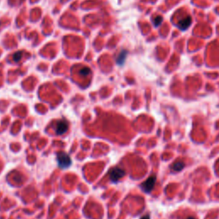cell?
I'll use <instances>...</instances> for the list:
<instances>
[{"label":"cell","instance_id":"cell-3","mask_svg":"<svg viewBox=\"0 0 219 219\" xmlns=\"http://www.w3.org/2000/svg\"><path fill=\"white\" fill-rule=\"evenodd\" d=\"M155 183H156V176H151L150 177L146 180V182H144L141 184V187L145 193H151L155 186Z\"/></svg>","mask_w":219,"mask_h":219},{"label":"cell","instance_id":"cell-4","mask_svg":"<svg viewBox=\"0 0 219 219\" xmlns=\"http://www.w3.org/2000/svg\"><path fill=\"white\" fill-rule=\"evenodd\" d=\"M68 124L67 121L65 120H60L57 123L56 126V133L57 134H64L67 130H68Z\"/></svg>","mask_w":219,"mask_h":219},{"label":"cell","instance_id":"cell-7","mask_svg":"<svg viewBox=\"0 0 219 219\" xmlns=\"http://www.w3.org/2000/svg\"><path fill=\"white\" fill-rule=\"evenodd\" d=\"M185 166V163L182 161H177L176 163H174L172 165V170L175 171H180L182 170Z\"/></svg>","mask_w":219,"mask_h":219},{"label":"cell","instance_id":"cell-5","mask_svg":"<svg viewBox=\"0 0 219 219\" xmlns=\"http://www.w3.org/2000/svg\"><path fill=\"white\" fill-rule=\"evenodd\" d=\"M192 23V19L189 15H187L183 17L182 19H180L178 21V27L181 29V30H186L187 27L191 25Z\"/></svg>","mask_w":219,"mask_h":219},{"label":"cell","instance_id":"cell-10","mask_svg":"<svg viewBox=\"0 0 219 219\" xmlns=\"http://www.w3.org/2000/svg\"><path fill=\"white\" fill-rule=\"evenodd\" d=\"M91 72V70L88 68H83L80 70V74L82 75H88Z\"/></svg>","mask_w":219,"mask_h":219},{"label":"cell","instance_id":"cell-2","mask_svg":"<svg viewBox=\"0 0 219 219\" xmlns=\"http://www.w3.org/2000/svg\"><path fill=\"white\" fill-rule=\"evenodd\" d=\"M126 172L124 170L121 169V168H118V167H116V168H113L110 171V179L111 182H116L119 179L123 178L124 176H125Z\"/></svg>","mask_w":219,"mask_h":219},{"label":"cell","instance_id":"cell-12","mask_svg":"<svg viewBox=\"0 0 219 219\" xmlns=\"http://www.w3.org/2000/svg\"><path fill=\"white\" fill-rule=\"evenodd\" d=\"M186 219H196L195 218H193V217H188V218H187Z\"/></svg>","mask_w":219,"mask_h":219},{"label":"cell","instance_id":"cell-11","mask_svg":"<svg viewBox=\"0 0 219 219\" xmlns=\"http://www.w3.org/2000/svg\"><path fill=\"white\" fill-rule=\"evenodd\" d=\"M140 219H150V218H149V216H145V217L141 218Z\"/></svg>","mask_w":219,"mask_h":219},{"label":"cell","instance_id":"cell-6","mask_svg":"<svg viewBox=\"0 0 219 219\" xmlns=\"http://www.w3.org/2000/svg\"><path fill=\"white\" fill-rule=\"evenodd\" d=\"M127 54H128V51H125V50H123V51L120 52V54L118 55L117 58H116V63L122 65L123 62H125V59H126V57H127Z\"/></svg>","mask_w":219,"mask_h":219},{"label":"cell","instance_id":"cell-1","mask_svg":"<svg viewBox=\"0 0 219 219\" xmlns=\"http://www.w3.org/2000/svg\"><path fill=\"white\" fill-rule=\"evenodd\" d=\"M57 164H58V166L60 168L64 169V168H68L70 166L71 159H70V157L68 154H66L64 152H59V153H57Z\"/></svg>","mask_w":219,"mask_h":219},{"label":"cell","instance_id":"cell-8","mask_svg":"<svg viewBox=\"0 0 219 219\" xmlns=\"http://www.w3.org/2000/svg\"><path fill=\"white\" fill-rule=\"evenodd\" d=\"M154 25L156 26V27H158L162 22H163V17L162 16H160V15H157V17L154 19Z\"/></svg>","mask_w":219,"mask_h":219},{"label":"cell","instance_id":"cell-9","mask_svg":"<svg viewBox=\"0 0 219 219\" xmlns=\"http://www.w3.org/2000/svg\"><path fill=\"white\" fill-rule=\"evenodd\" d=\"M22 57V52L21 51H18V52H15L13 56V59L15 62H19L21 60Z\"/></svg>","mask_w":219,"mask_h":219}]
</instances>
